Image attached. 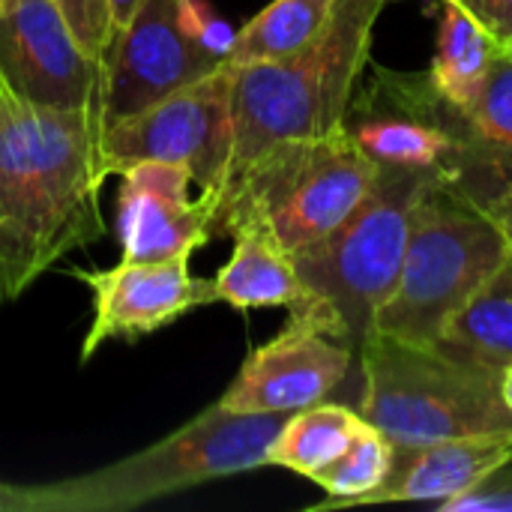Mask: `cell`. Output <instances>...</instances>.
<instances>
[{
  "mask_svg": "<svg viewBox=\"0 0 512 512\" xmlns=\"http://www.w3.org/2000/svg\"><path fill=\"white\" fill-rule=\"evenodd\" d=\"M99 99L48 108L0 72V300L21 297L72 249L105 237Z\"/></svg>",
  "mask_w": 512,
  "mask_h": 512,
  "instance_id": "6da1fadb",
  "label": "cell"
},
{
  "mask_svg": "<svg viewBox=\"0 0 512 512\" xmlns=\"http://www.w3.org/2000/svg\"><path fill=\"white\" fill-rule=\"evenodd\" d=\"M231 144V66L222 63L144 111L102 126V165L108 177H120L138 162H180L219 207Z\"/></svg>",
  "mask_w": 512,
  "mask_h": 512,
  "instance_id": "9c48e42d",
  "label": "cell"
},
{
  "mask_svg": "<svg viewBox=\"0 0 512 512\" xmlns=\"http://www.w3.org/2000/svg\"><path fill=\"white\" fill-rule=\"evenodd\" d=\"M360 357L321 327L288 318L285 330L249 351L219 405L240 414H294L339 399L357 408Z\"/></svg>",
  "mask_w": 512,
  "mask_h": 512,
  "instance_id": "8fae6325",
  "label": "cell"
},
{
  "mask_svg": "<svg viewBox=\"0 0 512 512\" xmlns=\"http://www.w3.org/2000/svg\"><path fill=\"white\" fill-rule=\"evenodd\" d=\"M378 165L339 126L267 147L219 198L213 234L255 225L291 255L330 234L369 195Z\"/></svg>",
  "mask_w": 512,
  "mask_h": 512,
  "instance_id": "5b68a950",
  "label": "cell"
},
{
  "mask_svg": "<svg viewBox=\"0 0 512 512\" xmlns=\"http://www.w3.org/2000/svg\"><path fill=\"white\" fill-rule=\"evenodd\" d=\"M489 33L501 54H512V0H459Z\"/></svg>",
  "mask_w": 512,
  "mask_h": 512,
  "instance_id": "d4e9b609",
  "label": "cell"
},
{
  "mask_svg": "<svg viewBox=\"0 0 512 512\" xmlns=\"http://www.w3.org/2000/svg\"><path fill=\"white\" fill-rule=\"evenodd\" d=\"M429 183L435 180L417 171L381 168L375 186L345 222L294 252L309 303L288 312V318L321 327L360 357L378 309L399 282L411 213Z\"/></svg>",
  "mask_w": 512,
  "mask_h": 512,
  "instance_id": "277c9868",
  "label": "cell"
},
{
  "mask_svg": "<svg viewBox=\"0 0 512 512\" xmlns=\"http://www.w3.org/2000/svg\"><path fill=\"white\" fill-rule=\"evenodd\" d=\"M510 243L480 201L435 180L411 213L399 282L372 333L435 345L447 321L501 267Z\"/></svg>",
  "mask_w": 512,
  "mask_h": 512,
  "instance_id": "52a82bcc",
  "label": "cell"
},
{
  "mask_svg": "<svg viewBox=\"0 0 512 512\" xmlns=\"http://www.w3.org/2000/svg\"><path fill=\"white\" fill-rule=\"evenodd\" d=\"M393 441L381 435L372 423H363V429L354 435L351 447L321 474L312 477L315 486L327 492V501L312 510H339V507H357L360 498L375 492L390 468H393Z\"/></svg>",
  "mask_w": 512,
  "mask_h": 512,
  "instance_id": "7402d4cb",
  "label": "cell"
},
{
  "mask_svg": "<svg viewBox=\"0 0 512 512\" xmlns=\"http://www.w3.org/2000/svg\"><path fill=\"white\" fill-rule=\"evenodd\" d=\"M435 348L501 375L512 363V249L501 267L447 321Z\"/></svg>",
  "mask_w": 512,
  "mask_h": 512,
  "instance_id": "ac0fdd59",
  "label": "cell"
},
{
  "mask_svg": "<svg viewBox=\"0 0 512 512\" xmlns=\"http://www.w3.org/2000/svg\"><path fill=\"white\" fill-rule=\"evenodd\" d=\"M342 129L378 165L456 183L462 174V114L435 90L429 69L366 66Z\"/></svg>",
  "mask_w": 512,
  "mask_h": 512,
  "instance_id": "ba28073f",
  "label": "cell"
},
{
  "mask_svg": "<svg viewBox=\"0 0 512 512\" xmlns=\"http://www.w3.org/2000/svg\"><path fill=\"white\" fill-rule=\"evenodd\" d=\"M234 252L228 264L213 276L216 303H228L240 312L282 306L297 312L309 303V291L297 276L294 255L264 228L246 225L231 234Z\"/></svg>",
  "mask_w": 512,
  "mask_h": 512,
  "instance_id": "e0dca14e",
  "label": "cell"
},
{
  "mask_svg": "<svg viewBox=\"0 0 512 512\" xmlns=\"http://www.w3.org/2000/svg\"><path fill=\"white\" fill-rule=\"evenodd\" d=\"M333 9L336 0H273L237 30L225 63L246 66L291 60L324 33Z\"/></svg>",
  "mask_w": 512,
  "mask_h": 512,
  "instance_id": "44dd1931",
  "label": "cell"
},
{
  "mask_svg": "<svg viewBox=\"0 0 512 512\" xmlns=\"http://www.w3.org/2000/svg\"><path fill=\"white\" fill-rule=\"evenodd\" d=\"M462 114V174L453 183L486 201L512 183V54L495 57L480 99Z\"/></svg>",
  "mask_w": 512,
  "mask_h": 512,
  "instance_id": "2e32d148",
  "label": "cell"
},
{
  "mask_svg": "<svg viewBox=\"0 0 512 512\" xmlns=\"http://www.w3.org/2000/svg\"><path fill=\"white\" fill-rule=\"evenodd\" d=\"M512 456V435H468L420 447H396L387 480L357 501L369 504H447L477 489Z\"/></svg>",
  "mask_w": 512,
  "mask_h": 512,
  "instance_id": "9a60e30c",
  "label": "cell"
},
{
  "mask_svg": "<svg viewBox=\"0 0 512 512\" xmlns=\"http://www.w3.org/2000/svg\"><path fill=\"white\" fill-rule=\"evenodd\" d=\"M438 6L441 24L429 75L447 105H453L456 111H468L480 99L498 48L459 0H438Z\"/></svg>",
  "mask_w": 512,
  "mask_h": 512,
  "instance_id": "d6986e66",
  "label": "cell"
},
{
  "mask_svg": "<svg viewBox=\"0 0 512 512\" xmlns=\"http://www.w3.org/2000/svg\"><path fill=\"white\" fill-rule=\"evenodd\" d=\"M192 255L165 261H120L105 270L72 267L69 276L84 282L93 294V321L81 342V363H87L108 339L135 342L150 336L192 309L216 303L213 279L192 276Z\"/></svg>",
  "mask_w": 512,
  "mask_h": 512,
  "instance_id": "7c38bea8",
  "label": "cell"
},
{
  "mask_svg": "<svg viewBox=\"0 0 512 512\" xmlns=\"http://www.w3.org/2000/svg\"><path fill=\"white\" fill-rule=\"evenodd\" d=\"M117 192L120 261H165L192 255L213 237L216 201L189 195L192 171L180 162H138Z\"/></svg>",
  "mask_w": 512,
  "mask_h": 512,
  "instance_id": "5bb4252c",
  "label": "cell"
},
{
  "mask_svg": "<svg viewBox=\"0 0 512 512\" xmlns=\"http://www.w3.org/2000/svg\"><path fill=\"white\" fill-rule=\"evenodd\" d=\"M72 39L78 42V48L93 57L102 60L108 42H111V9L108 0H54Z\"/></svg>",
  "mask_w": 512,
  "mask_h": 512,
  "instance_id": "603a6c76",
  "label": "cell"
},
{
  "mask_svg": "<svg viewBox=\"0 0 512 512\" xmlns=\"http://www.w3.org/2000/svg\"><path fill=\"white\" fill-rule=\"evenodd\" d=\"M483 207H486V213L498 222V228L504 231V237H507V243H510L512 249V183L510 186H504L501 192H495L492 198H486Z\"/></svg>",
  "mask_w": 512,
  "mask_h": 512,
  "instance_id": "484cf974",
  "label": "cell"
},
{
  "mask_svg": "<svg viewBox=\"0 0 512 512\" xmlns=\"http://www.w3.org/2000/svg\"><path fill=\"white\" fill-rule=\"evenodd\" d=\"M141 0H108V9H111V36L129 24V18L135 15Z\"/></svg>",
  "mask_w": 512,
  "mask_h": 512,
  "instance_id": "4316f807",
  "label": "cell"
},
{
  "mask_svg": "<svg viewBox=\"0 0 512 512\" xmlns=\"http://www.w3.org/2000/svg\"><path fill=\"white\" fill-rule=\"evenodd\" d=\"M0 72L48 108L99 99V60L78 48L54 0H0Z\"/></svg>",
  "mask_w": 512,
  "mask_h": 512,
  "instance_id": "4fadbf2b",
  "label": "cell"
},
{
  "mask_svg": "<svg viewBox=\"0 0 512 512\" xmlns=\"http://www.w3.org/2000/svg\"><path fill=\"white\" fill-rule=\"evenodd\" d=\"M357 408L345 402H318L303 411H294L279 429L276 441L267 450V465L294 471L306 480L330 468L363 429Z\"/></svg>",
  "mask_w": 512,
  "mask_h": 512,
  "instance_id": "ffe728a7",
  "label": "cell"
},
{
  "mask_svg": "<svg viewBox=\"0 0 512 512\" xmlns=\"http://www.w3.org/2000/svg\"><path fill=\"white\" fill-rule=\"evenodd\" d=\"M291 414H240L219 402L153 447L45 486H3L0 512H126L198 483L267 468Z\"/></svg>",
  "mask_w": 512,
  "mask_h": 512,
  "instance_id": "3957f363",
  "label": "cell"
},
{
  "mask_svg": "<svg viewBox=\"0 0 512 512\" xmlns=\"http://www.w3.org/2000/svg\"><path fill=\"white\" fill-rule=\"evenodd\" d=\"M441 512H512V456L492 471L477 489L447 501Z\"/></svg>",
  "mask_w": 512,
  "mask_h": 512,
  "instance_id": "cb8c5ba5",
  "label": "cell"
},
{
  "mask_svg": "<svg viewBox=\"0 0 512 512\" xmlns=\"http://www.w3.org/2000/svg\"><path fill=\"white\" fill-rule=\"evenodd\" d=\"M357 411L393 447L468 435H512L501 375L462 363L435 345L369 333L360 348Z\"/></svg>",
  "mask_w": 512,
  "mask_h": 512,
  "instance_id": "8992f818",
  "label": "cell"
},
{
  "mask_svg": "<svg viewBox=\"0 0 512 512\" xmlns=\"http://www.w3.org/2000/svg\"><path fill=\"white\" fill-rule=\"evenodd\" d=\"M390 0H336L324 33L282 63L231 66L234 144L228 186L276 141L324 135L342 126L345 108L372 60L375 24Z\"/></svg>",
  "mask_w": 512,
  "mask_h": 512,
  "instance_id": "7a4b0ae2",
  "label": "cell"
},
{
  "mask_svg": "<svg viewBox=\"0 0 512 512\" xmlns=\"http://www.w3.org/2000/svg\"><path fill=\"white\" fill-rule=\"evenodd\" d=\"M225 63L192 30L186 0H141L99 60L102 126L144 111Z\"/></svg>",
  "mask_w": 512,
  "mask_h": 512,
  "instance_id": "30bf717a",
  "label": "cell"
},
{
  "mask_svg": "<svg viewBox=\"0 0 512 512\" xmlns=\"http://www.w3.org/2000/svg\"><path fill=\"white\" fill-rule=\"evenodd\" d=\"M501 399H504L507 411L512 414V363L501 372Z\"/></svg>",
  "mask_w": 512,
  "mask_h": 512,
  "instance_id": "83f0119b",
  "label": "cell"
}]
</instances>
